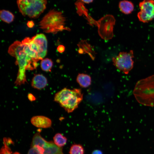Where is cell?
<instances>
[{
	"label": "cell",
	"mask_w": 154,
	"mask_h": 154,
	"mask_svg": "<svg viewBox=\"0 0 154 154\" xmlns=\"http://www.w3.org/2000/svg\"><path fill=\"white\" fill-rule=\"evenodd\" d=\"M85 150L83 146L80 144H72L69 149V154H84Z\"/></svg>",
	"instance_id": "cell-19"
},
{
	"label": "cell",
	"mask_w": 154,
	"mask_h": 154,
	"mask_svg": "<svg viewBox=\"0 0 154 154\" xmlns=\"http://www.w3.org/2000/svg\"><path fill=\"white\" fill-rule=\"evenodd\" d=\"M76 81L79 86L82 88H87L91 84V78L89 75L84 73H79L78 74Z\"/></svg>",
	"instance_id": "cell-14"
},
{
	"label": "cell",
	"mask_w": 154,
	"mask_h": 154,
	"mask_svg": "<svg viewBox=\"0 0 154 154\" xmlns=\"http://www.w3.org/2000/svg\"><path fill=\"white\" fill-rule=\"evenodd\" d=\"M82 2L86 4H89L92 3L94 0H80Z\"/></svg>",
	"instance_id": "cell-28"
},
{
	"label": "cell",
	"mask_w": 154,
	"mask_h": 154,
	"mask_svg": "<svg viewBox=\"0 0 154 154\" xmlns=\"http://www.w3.org/2000/svg\"><path fill=\"white\" fill-rule=\"evenodd\" d=\"M139 7L137 16L140 21L147 23L154 19V0H143L139 3Z\"/></svg>",
	"instance_id": "cell-9"
},
{
	"label": "cell",
	"mask_w": 154,
	"mask_h": 154,
	"mask_svg": "<svg viewBox=\"0 0 154 154\" xmlns=\"http://www.w3.org/2000/svg\"><path fill=\"white\" fill-rule=\"evenodd\" d=\"M119 7L121 11L126 15L131 13L134 9V5L131 1L123 0L119 3Z\"/></svg>",
	"instance_id": "cell-15"
},
{
	"label": "cell",
	"mask_w": 154,
	"mask_h": 154,
	"mask_svg": "<svg viewBox=\"0 0 154 154\" xmlns=\"http://www.w3.org/2000/svg\"><path fill=\"white\" fill-rule=\"evenodd\" d=\"M44 149V154H64L62 147H58L52 141H47Z\"/></svg>",
	"instance_id": "cell-13"
},
{
	"label": "cell",
	"mask_w": 154,
	"mask_h": 154,
	"mask_svg": "<svg viewBox=\"0 0 154 154\" xmlns=\"http://www.w3.org/2000/svg\"><path fill=\"white\" fill-rule=\"evenodd\" d=\"M47 141L42 138L39 132H37L34 135L32 141V147L35 145H38L44 148Z\"/></svg>",
	"instance_id": "cell-17"
},
{
	"label": "cell",
	"mask_w": 154,
	"mask_h": 154,
	"mask_svg": "<svg viewBox=\"0 0 154 154\" xmlns=\"http://www.w3.org/2000/svg\"><path fill=\"white\" fill-rule=\"evenodd\" d=\"M133 52H120L116 56L112 58L114 65L125 74H128L133 66Z\"/></svg>",
	"instance_id": "cell-7"
},
{
	"label": "cell",
	"mask_w": 154,
	"mask_h": 154,
	"mask_svg": "<svg viewBox=\"0 0 154 154\" xmlns=\"http://www.w3.org/2000/svg\"><path fill=\"white\" fill-rule=\"evenodd\" d=\"M28 97L29 100L31 101H33L36 100L35 96L33 94L31 93L28 94Z\"/></svg>",
	"instance_id": "cell-25"
},
{
	"label": "cell",
	"mask_w": 154,
	"mask_h": 154,
	"mask_svg": "<svg viewBox=\"0 0 154 154\" xmlns=\"http://www.w3.org/2000/svg\"><path fill=\"white\" fill-rule=\"evenodd\" d=\"M21 42L25 52L34 62L42 60L46 55L47 41L44 34H37L31 38L26 37Z\"/></svg>",
	"instance_id": "cell-2"
},
{
	"label": "cell",
	"mask_w": 154,
	"mask_h": 154,
	"mask_svg": "<svg viewBox=\"0 0 154 154\" xmlns=\"http://www.w3.org/2000/svg\"><path fill=\"white\" fill-rule=\"evenodd\" d=\"M91 154H103L102 152L99 149H95L92 153Z\"/></svg>",
	"instance_id": "cell-26"
},
{
	"label": "cell",
	"mask_w": 154,
	"mask_h": 154,
	"mask_svg": "<svg viewBox=\"0 0 154 154\" xmlns=\"http://www.w3.org/2000/svg\"><path fill=\"white\" fill-rule=\"evenodd\" d=\"M13 154H20L19 153V152H16L14 153Z\"/></svg>",
	"instance_id": "cell-29"
},
{
	"label": "cell",
	"mask_w": 154,
	"mask_h": 154,
	"mask_svg": "<svg viewBox=\"0 0 154 154\" xmlns=\"http://www.w3.org/2000/svg\"><path fill=\"white\" fill-rule=\"evenodd\" d=\"M64 46L62 45H59L57 48L58 51L60 53H62L64 52L65 50Z\"/></svg>",
	"instance_id": "cell-24"
},
{
	"label": "cell",
	"mask_w": 154,
	"mask_h": 154,
	"mask_svg": "<svg viewBox=\"0 0 154 154\" xmlns=\"http://www.w3.org/2000/svg\"><path fill=\"white\" fill-rule=\"evenodd\" d=\"M66 21V18L62 12L53 9L43 17L39 25L44 32L55 34L64 30H70L65 27Z\"/></svg>",
	"instance_id": "cell-5"
},
{
	"label": "cell",
	"mask_w": 154,
	"mask_h": 154,
	"mask_svg": "<svg viewBox=\"0 0 154 154\" xmlns=\"http://www.w3.org/2000/svg\"><path fill=\"white\" fill-rule=\"evenodd\" d=\"M8 52L16 59L15 63L19 67L18 73L14 84L19 86L27 83L26 75L27 70H33L38 66L37 62H33L25 52L22 42L16 41L9 47Z\"/></svg>",
	"instance_id": "cell-1"
},
{
	"label": "cell",
	"mask_w": 154,
	"mask_h": 154,
	"mask_svg": "<svg viewBox=\"0 0 154 154\" xmlns=\"http://www.w3.org/2000/svg\"><path fill=\"white\" fill-rule=\"evenodd\" d=\"M33 147H35L36 149L39 154H44V150L43 148L38 145H35Z\"/></svg>",
	"instance_id": "cell-22"
},
{
	"label": "cell",
	"mask_w": 154,
	"mask_h": 154,
	"mask_svg": "<svg viewBox=\"0 0 154 154\" xmlns=\"http://www.w3.org/2000/svg\"><path fill=\"white\" fill-rule=\"evenodd\" d=\"M19 11L24 16L37 18L44 11L46 0H17Z\"/></svg>",
	"instance_id": "cell-6"
},
{
	"label": "cell",
	"mask_w": 154,
	"mask_h": 154,
	"mask_svg": "<svg viewBox=\"0 0 154 154\" xmlns=\"http://www.w3.org/2000/svg\"><path fill=\"white\" fill-rule=\"evenodd\" d=\"M52 60L48 58L42 59L40 62V67L41 69L45 72H50L53 66Z\"/></svg>",
	"instance_id": "cell-21"
},
{
	"label": "cell",
	"mask_w": 154,
	"mask_h": 154,
	"mask_svg": "<svg viewBox=\"0 0 154 154\" xmlns=\"http://www.w3.org/2000/svg\"><path fill=\"white\" fill-rule=\"evenodd\" d=\"M4 146L0 150V154H12L9 145L13 143L12 140L9 138H4L3 139Z\"/></svg>",
	"instance_id": "cell-20"
},
{
	"label": "cell",
	"mask_w": 154,
	"mask_h": 154,
	"mask_svg": "<svg viewBox=\"0 0 154 154\" xmlns=\"http://www.w3.org/2000/svg\"><path fill=\"white\" fill-rule=\"evenodd\" d=\"M27 25L29 27L31 28L34 25V23L32 21H30L28 22Z\"/></svg>",
	"instance_id": "cell-27"
},
{
	"label": "cell",
	"mask_w": 154,
	"mask_h": 154,
	"mask_svg": "<svg viewBox=\"0 0 154 154\" xmlns=\"http://www.w3.org/2000/svg\"><path fill=\"white\" fill-rule=\"evenodd\" d=\"M83 99L80 89L65 88L55 94L54 100L67 112L70 113L78 108Z\"/></svg>",
	"instance_id": "cell-4"
},
{
	"label": "cell",
	"mask_w": 154,
	"mask_h": 154,
	"mask_svg": "<svg viewBox=\"0 0 154 154\" xmlns=\"http://www.w3.org/2000/svg\"><path fill=\"white\" fill-rule=\"evenodd\" d=\"M27 154H39L35 147H32L29 150Z\"/></svg>",
	"instance_id": "cell-23"
},
{
	"label": "cell",
	"mask_w": 154,
	"mask_h": 154,
	"mask_svg": "<svg viewBox=\"0 0 154 154\" xmlns=\"http://www.w3.org/2000/svg\"><path fill=\"white\" fill-rule=\"evenodd\" d=\"M54 143L58 147H62L66 144L67 139L61 133H56L53 137Z\"/></svg>",
	"instance_id": "cell-18"
},
{
	"label": "cell",
	"mask_w": 154,
	"mask_h": 154,
	"mask_svg": "<svg viewBox=\"0 0 154 154\" xmlns=\"http://www.w3.org/2000/svg\"><path fill=\"white\" fill-rule=\"evenodd\" d=\"M133 93L139 103L144 106L154 107V74L137 81Z\"/></svg>",
	"instance_id": "cell-3"
},
{
	"label": "cell",
	"mask_w": 154,
	"mask_h": 154,
	"mask_svg": "<svg viewBox=\"0 0 154 154\" xmlns=\"http://www.w3.org/2000/svg\"><path fill=\"white\" fill-rule=\"evenodd\" d=\"M115 22L114 17L110 15L104 16L96 22L98 34L102 38L108 40L112 38Z\"/></svg>",
	"instance_id": "cell-8"
},
{
	"label": "cell",
	"mask_w": 154,
	"mask_h": 154,
	"mask_svg": "<svg viewBox=\"0 0 154 154\" xmlns=\"http://www.w3.org/2000/svg\"><path fill=\"white\" fill-rule=\"evenodd\" d=\"M47 84V78L42 74H35L31 82L32 87L38 90L45 88Z\"/></svg>",
	"instance_id": "cell-11"
},
{
	"label": "cell",
	"mask_w": 154,
	"mask_h": 154,
	"mask_svg": "<svg viewBox=\"0 0 154 154\" xmlns=\"http://www.w3.org/2000/svg\"><path fill=\"white\" fill-rule=\"evenodd\" d=\"M31 122L35 127L40 128H46L52 125L51 120L48 117L43 116H36L33 117Z\"/></svg>",
	"instance_id": "cell-10"
},
{
	"label": "cell",
	"mask_w": 154,
	"mask_h": 154,
	"mask_svg": "<svg viewBox=\"0 0 154 154\" xmlns=\"http://www.w3.org/2000/svg\"><path fill=\"white\" fill-rule=\"evenodd\" d=\"M78 46L79 47L78 52L79 53H87L93 60L94 59L96 53L91 45L88 44L86 40H81L78 44Z\"/></svg>",
	"instance_id": "cell-12"
},
{
	"label": "cell",
	"mask_w": 154,
	"mask_h": 154,
	"mask_svg": "<svg viewBox=\"0 0 154 154\" xmlns=\"http://www.w3.org/2000/svg\"><path fill=\"white\" fill-rule=\"evenodd\" d=\"M0 17L3 21L8 23L13 22L15 17L14 15L11 12L5 9L1 10Z\"/></svg>",
	"instance_id": "cell-16"
}]
</instances>
